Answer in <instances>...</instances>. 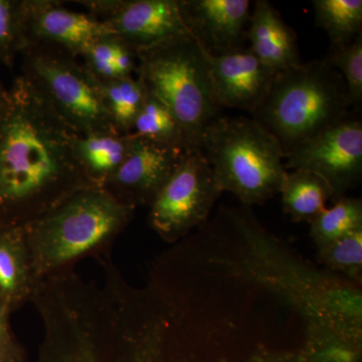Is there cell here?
<instances>
[{
    "instance_id": "6da1fadb",
    "label": "cell",
    "mask_w": 362,
    "mask_h": 362,
    "mask_svg": "<svg viewBox=\"0 0 362 362\" xmlns=\"http://www.w3.org/2000/svg\"><path fill=\"white\" fill-rule=\"evenodd\" d=\"M76 135L30 80L14 78L0 109V226L28 225L90 187Z\"/></svg>"
},
{
    "instance_id": "7a4b0ae2",
    "label": "cell",
    "mask_w": 362,
    "mask_h": 362,
    "mask_svg": "<svg viewBox=\"0 0 362 362\" xmlns=\"http://www.w3.org/2000/svg\"><path fill=\"white\" fill-rule=\"evenodd\" d=\"M135 209L107 188L90 185L23 226L37 279L73 268L85 257L107 252L129 225Z\"/></svg>"
},
{
    "instance_id": "3957f363",
    "label": "cell",
    "mask_w": 362,
    "mask_h": 362,
    "mask_svg": "<svg viewBox=\"0 0 362 362\" xmlns=\"http://www.w3.org/2000/svg\"><path fill=\"white\" fill-rule=\"evenodd\" d=\"M346 85L339 71L321 61L280 71L252 114L289 152L349 117Z\"/></svg>"
},
{
    "instance_id": "277c9868",
    "label": "cell",
    "mask_w": 362,
    "mask_h": 362,
    "mask_svg": "<svg viewBox=\"0 0 362 362\" xmlns=\"http://www.w3.org/2000/svg\"><path fill=\"white\" fill-rule=\"evenodd\" d=\"M199 151L221 192L247 206L278 194L288 173L277 139L252 118L218 117L202 133Z\"/></svg>"
},
{
    "instance_id": "5b68a950",
    "label": "cell",
    "mask_w": 362,
    "mask_h": 362,
    "mask_svg": "<svg viewBox=\"0 0 362 362\" xmlns=\"http://www.w3.org/2000/svg\"><path fill=\"white\" fill-rule=\"evenodd\" d=\"M136 77L168 106L188 150H199L202 133L221 110L206 52L192 35L137 52Z\"/></svg>"
},
{
    "instance_id": "8992f818",
    "label": "cell",
    "mask_w": 362,
    "mask_h": 362,
    "mask_svg": "<svg viewBox=\"0 0 362 362\" xmlns=\"http://www.w3.org/2000/svg\"><path fill=\"white\" fill-rule=\"evenodd\" d=\"M21 75L30 80L76 134L119 133L95 78L63 47L33 45L21 52Z\"/></svg>"
},
{
    "instance_id": "52a82bcc",
    "label": "cell",
    "mask_w": 362,
    "mask_h": 362,
    "mask_svg": "<svg viewBox=\"0 0 362 362\" xmlns=\"http://www.w3.org/2000/svg\"><path fill=\"white\" fill-rule=\"evenodd\" d=\"M221 194L199 150L185 152L149 206L148 223L166 243H175L206 220Z\"/></svg>"
},
{
    "instance_id": "ba28073f",
    "label": "cell",
    "mask_w": 362,
    "mask_h": 362,
    "mask_svg": "<svg viewBox=\"0 0 362 362\" xmlns=\"http://www.w3.org/2000/svg\"><path fill=\"white\" fill-rule=\"evenodd\" d=\"M136 54L190 35L178 0H81L76 1Z\"/></svg>"
},
{
    "instance_id": "9c48e42d",
    "label": "cell",
    "mask_w": 362,
    "mask_h": 362,
    "mask_svg": "<svg viewBox=\"0 0 362 362\" xmlns=\"http://www.w3.org/2000/svg\"><path fill=\"white\" fill-rule=\"evenodd\" d=\"M284 159L286 170L320 175L332 188L334 201L344 197L361 181V120L347 117L292 150Z\"/></svg>"
},
{
    "instance_id": "30bf717a",
    "label": "cell",
    "mask_w": 362,
    "mask_h": 362,
    "mask_svg": "<svg viewBox=\"0 0 362 362\" xmlns=\"http://www.w3.org/2000/svg\"><path fill=\"white\" fill-rule=\"evenodd\" d=\"M131 136L129 153L105 188L128 206L135 209L149 206L175 173L187 150Z\"/></svg>"
},
{
    "instance_id": "8fae6325",
    "label": "cell",
    "mask_w": 362,
    "mask_h": 362,
    "mask_svg": "<svg viewBox=\"0 0 362 362\" xmlns=\"http://www.w3.org/2000/svg\"><path fill=\"white\" fill-rule=\"evenodd\" d=\"M190 35L207 56L218 57L246 47L250 0H178Z\"/></svg>"
},
{
    "instance_id": "7c38bea8",
    "label": "cell",
    "mask_w": 362,
    "mask_h": 362,
    "mask_svg": "<svg viewBox=\"0 0 362 362\" xmlns=\"http://www.w3.org/2000/svg\"><path fill=\"white\" fill-rule=\"evenodd\" d=\"M28 47L49 45L80 57L100 37L114 35L103 21L89 13H77L54 0H23Z\"/></svg>"
},
{
    "instance_id": "4fadbf2b",
    "label": "cell",
    "mask_w": 362,
    "mask_h": 362,
    "mask_svg": "<svg viewBox=\"0 0 362 362\" xmlns=\"http://www.w3.org/2000/svg\"><path fill=\"white\" fill-rule=\"evenodd\" d=\"M207 62L221 108L240 109L251 115L265 99L276 75L249 47L221 56H207Z\"/></svg>"
},
{
    "instance_id": "5bb4252c",
    "label": "cell",
    "mask_w": 362,
    "mask_h": 362,
    "mask_svg": "<svg viewBox=\"0 0 362 362\" xmlns=\"http://www.w3.org/2000/svg\"><path fill=\"white\" fill-rule=\"evenodd\" d=\"M247 42L252 54L275 71L301 65L297 35L268 0H256L251 9Z\"/></svg>"
},
{
    "instance_id": "9a60e30c",
    "label": "cell",
    "mask_w": 362,
    "mask_h": 362,
    "mask_svg": "<svg viewBox=\"0 0 362 362\" xmlns=\"http://www.w3.org/2000/svg\"><path fill=\"white\" fill-rule=\"evenodd\" d=\"M39 283L23 226H0V303L16 310L32 301Z\"/></svg>"
},
{
    "instance_id": "2e32d148",
    "label": "cell",
    "mask_w": 362,
    "mask_h": 362,
    "mask_svg": "<svg viewBox=\"0 0 362 362\" xmlns=\"http://www.w3.org/2000/svg\"><path fill=\"white\" fill-rule=\"evenodd\" d=\"M132 136L121 133L76 135L73 151L90 185L105 187L129 153Z\"/></svg>"
},
{
    "instance_id": "e0dca14e",
    "label": "cell",
    "mask_w": 362,
    "mask_h": 362,
    "mask_svg": "<svg viewBox=\"0 0 362 362\" xmlns=\"http://www.w3.org/2000/svg\"><path fill=\"white\" fill-rule=\"evenodd\" d=\"M285 214L295 223L312 220L334 201L332 188L320 175L307 170L287 173L280 192Z\"/></svg>"
},
{
    "instance_id": "ac0fdd59",
    "label": "cell",
    "mask_w": 362,
    "mask_h": 362,
    "mask_svg": "<svg viewBox=\"0 0 362 362\" xmlns=\"http://www.w3.org/2000/svg\"><path fill=\"white\" fill-rule=\"evenodd\" d=\"M95 82L117 131L129 134L146 96L144 85L136 76L110 81L95 78Z\"/></svg>"
},
{
    "instance_id": "d6986e66",
    "label": "cell",
    "mask_w": 362,
    "mask_h": 362,
    "mask_svg": "<svg viewBox=\"0 0 362 362\" xmlns=\"http://www.w3.org/2000/svg\"><path fill=\"white\" fill-rule=\"evenodd\" d=\"M315 25L327 33L331 49L350 44L361 35L362 0H314Z\"/></svg>"
},
{
    "instance_id": "ffe728a7",
    "label": "cell",
    "mask_w": 362,
    "mask_h": 362,
    "mask_svg": "<svg viewBox=\"0 0 362 362\" xmlns=\"http://www.w3.org/2000/svg\"><path fill=\"white\" fill-rule=\"evenodd\" d=\"M129 134L164 146L190 151L173 114L161 100L148 90Z\"/></svg>"
},
{
    "instance_id": "44dd1931",
    "label": "cell",
    "mask_w": 362,
    "mask_h": 362,
    "mask_svg": "<svg viewBox=\"0 0 362 362\" xmlns=\"http://www.w3.org/2000/svg\"><path fill=\"white\" fill-rule=\"evenodd\" d=\"M310 235L317 249L329 246L349 233L362 230V201L346 195L335 199L310 221Z\"/></svg>"
},
{
    "instance_id": "7402d4cb",
    "label": "cell",
    "mask_w": 362,
    "mask_h": 362,
    "mask_svg": "<svg viewBox=\"0 0 362 362\" xmlns=\"http://www.w3.org/2000/svg\"><path fill=\"white\" fill-rule=\"evenodd\" d=\"M26 47L23 0H0V64L11 68Z\"/></svg>"
},
{
    "instance_id": "603a6c76",
    "label": "cell",
    "mask_w": 362,
    "mask_h": 362,
    "mask_svg": "<svg viewBox=\"0 0 362 362\" xmlns=\"http://www.w3.org/2000/svg\"><path fill=\"white\" fill-rule=\"evenodd\" d=\"M328 66L339 71L346 85L350 104L362 101V33L350 44L331 49L323 59Z\"/></svg>"
},
{
    "instance_id": "cb8c5ba5",
    "label": "cell",
    "mask_w": 362,
    "mask_h": 362,
    "mask_svg": "<svg viewBox=\"0 0 362 362\" xmlns=\"http://www.w3.org/2000/svg\"><path fill=\"white\" fill-rule=\"evenodd\" d=\"M321 263L352 279H361L362 271V230L349 233L329 246L318 250Z\"/></svg>"
},
{
    "instance_id": "d4e9b609",
    "label": "cell",
    "mask_w": 362,
    "mask_h": 362,
    "mask_svg": "<svg viewBox=\"0 0 362 362\" xmlns=\"http://www.w3.org/2000/svg\"><path fill=\"white\" fill-rule=\"evenodd\" d=\"M118 37L106 35L90 42L81 54L86 69L93 77L101 81L117 80L114 69V54Z\"/></svg>"
},
{
    "instance_id": "484cf974",
    "label": "cell",
    "mask_w": 362,
    "mask_h": 362,
    "mask_svg": "<svg viewBox=\"0 0 362 362\" xmlns=\"http://www.w3.org/2000/svg\"><path fill=\"white\" fill-rule=\"evenodd\" d=\"M11 314V311L4 304L0 303V349L13 339L9 325Z\"/></svg>"
},
{
    "instance_id": "4316f807",
    "label": "cell",
    "mask_w": 362,
    "mask_h": 362,
    "mask_svg": "<svg viewBox=\"0 0 362 362\" xmlns=\"http://www.w3.org/2000/svg\"><path fill=\"white\" fill-rule=\"evenodd\" d=\"M0 362H23V352L14 339L0 349Z\"/></svg>"
},
{
    "instance_id": "83f0119b",
    "label": "cell",
    "mask_w": 362,
    "mask_h": 362,
    "mask_svg": "<svg viewBox=\"0 0 362 362\" xmlns=\"http://www.w3.org/2000/svg\"><path fill=\"white\" fill-rule=\"evenodd\" d=\"M7 97H8V90L4 87L2 84L1 80H0V109L2 108L4 104H6Z\"/></svg>"
}]
</instances>
